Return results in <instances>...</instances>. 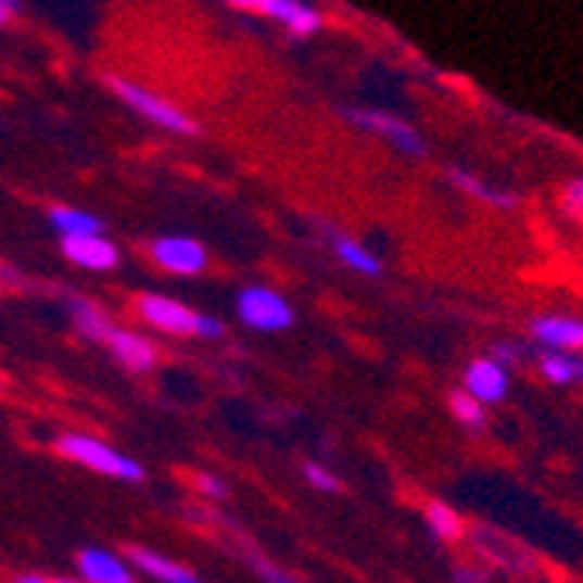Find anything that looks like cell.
Listing matches in <instances>:
<instances>
[{
  "label": "cell",
  "instance_id": "cell-1",
  "mask_svg": "<svg viewBox=\"0 0 583 583\" xmlns=\"http://www.w3.org/2000/svg\"><path fill=\"white\" fill-rule=\"evenodd\" d=\"M53 447H56L60 458H67L74 465H85L99 476L119 479V482H143L148 479V472H143V465L137 458L123 455V451H116L112 444L99 441V436H91V433H60Z\"/></svg>",
  "mask_w": 583,
  "mask_h": 583
},
{
  "label": "cell",
  "instance_id": "cell-2",
  "mask_svg": "<svg viewBox=\"0 0 583 583\" xmlns=\"http://www.w3.org/2000/svg\"><path fill=\"white\" fill-rule=\"evenodd\" d=\"M140 318L168 335H197V339H224V321L214 315L192 312L189 304L165 297V294H140L137 297Z\"/></svg>",
  "mask_w": 583,
  "mask_h": 583
},
{
  "label": "cell",
  "instance_id": "cell-3",
  "mask_svg": "<svg viewBox=\"0 0 583 583\" xmlns=\"http://www.w3.org/2000/svg\"><path fill=\"white\" fill-rule=\"evenodd\" d=\"M105 85L116 91V99L126 102L129 109L137 112V116H143L148 123L168 129V134H178V137H197L200 134V123L186 116L182 109L172 105L168 99H161V94L140 88L137 80H126V77H105Z\"/></svg>",
  "mask_w": 583,
  "mask_h": 583
},
{
  "label": "cell",
  "instance_id": "cell-4",
  "mask_svg": "<svg viewBox=\"0 0 583 583\" xmlns=\"http://www.w3.org/2000/svg\"><path fill=\"white\" fill-rule=\"evenodd\" d=\"M238 318L255 332H283L294 326V307L273 287H245L238 294Z\"/></svg>",
  "mask_w": 583,
  "mask_h": 583
},
{
  "label": "cell",
  "instance_id": "cell-5",
  "mask_svg": "<svg viewBox=\"0 0 583 583\" xmlns=\"http://www.w3.org/2000/svg\"><path fill=\"white\" fill-rule=\"evenodd\" d=\"M346 119L353 126L367 129V134H378L381 140H388L392 148L406 151V154H423V137L416 134V129L392 116V112H378V109H346Z\"/></svg>",
  "mask_w": 583,
  "mask_h": 583
},
{
  "label": "cell",
  "instance_id": "cell-6",
  "mask_svg": "<svg viewBox=\"0 0 583 583\" xmlns=\"http://www.w3.org/2000/svg\"><path fill=\"white\" fill-rule=\"evenodd\" d=\"M151 258L161 266L175 273V277H197V273L206 269V249L197 238H182V235H168L151 241Z\"/></svg>",
  "mask_w": 583,
  "mask_h": 583
},
{
  "label": "cell",
  "instance_id": "cell-7",
  "mask_svg": "<svg viewBox=\"0 0 583 583\" xmlns=\"http://www.w3.org/2000/svg\"><path fill=\"white\" fill-rule=\"evenodd\" d=\"M465 392H472L482 406H493V402H504L510 392V370L507 364L493 360V356H482L472 360L465 370Z\"/></svg>",
  "mask_w": 583,
  "mask_h": 583
},
{
  "label": "cell",
  "instance_id": "cell-8",
  "mask_svg": "<svg viewBox=\"0 0 583 583\" xmlns=\"http://www.w3.org/2000/svg\"><path fill=\"white\" fill-rule=\"evenodd\" d=\"M60 249H63V255H67L71 263L80 266V269L105 273V269H116V266H119V249L112 245V241H109L105 235L60 238Z\"/></svg>",
  "mask_w": 583,
  "mask_h": 583
},
{
  "label": "cell",
  "instance_id": "cell-9",
  "mask_svg": "<svg viewBox=\"0 0 583 583\" xmlns=\"http://www.w3.org/2000/svg\"><path fill=\"white\" fill-rule=\"evenodd\" d=\"M77 570L85 583H137L129 559L109 553V548H80Z\"/></svg>",
  "mask_w": 583,
  "mask_h": 583
},
{
  "label": "cell",
  "instance_id": "cell-10",
  "mask_svg": "<svg viewBox=\"0 0 583 583\" xmlns=\"http://www.w3.org/2000/svg\"><path fill=\"white\" fill-rule=\"evenodd\" d=\"M258 14H266V18L280 22L290 36H315L321 28V14L307 4V0H258Z\"/></svg>",
  "mask_w": 583,
  "mask_h": 583
},
{
  "label": "cell",
  "instance_id": "cell-11",
  "mask_svg": "<svg viewBox=\"0 0 583 583\" xmlns=\"http://www.w3.org/2000/svg\"><path fill=\"white\" fill-rule=\"evenodd\" d=\"M531 335L538 339L542 346L559 350V353H573L583 350V321L573 315H542L531 321Z\"/></svg>",
  "mask_w": 583,
  "mask_h": 583
},
{
  "label": "cell",
  "instance_id": "cell-12",
  "mask_svg": "<svg viewBox=\"0 0 583 583\" xmlns=\"http://www.w3.org/2000/svg\"><path fill=\"white\" fill-rule=\"evenodd\" d=\"M109 353L116 356V360L126 367V370H137V375H143V370L157 367V350L151 339H143L140 332H129V329H112L109 335Z\"/></svg>",
  "mask_w": 583,
  "mask_h": 583
},
{
  "label": "cell",
  "instance_id": "cell-13",
  "mask_svg": "<svg viewBox=\"0 0 583 583\" xmlns=\"http://www.w3.org/2000/svg\"><path fill=\"white\" fill-rule=\"evenodd\" d=\"M126 559H129V566H137L140 573H148V576L157 580V583H203L197 573L189 570V566L175 562V559H168V556H161V553H154V548L134 545V548L126 553Z\"/></svg>",
  "mask_w": 583,
  "mask_h": 583
},
{
  "label": "cell",
  "instance_id": "cell-14",
  "mask_svg": "<svg viewBox=\"0 0 583 583\" xmlns=\"http://www.w3.org/2000/svg\"><path fill=\"white\" fill-rule=\"evenodd\" d=\"M67 312L74 318L77 332L88 339V343H109L112 329H116V321H112L99 304L88 301V297H71L67 301Z\"/></svg>",
  "mask_w": 583,
  "mask_h": 583
},
{
  "label": "cell",
  "instance_id": "cell-15",
  "mask_svg": "<svg viewBox=\"0 0 583 583\" xmlns=\"http://www.w3.org/2000/svg\"><path fill=\"white\" fill-rule=\"evenodd\" d=\"M50 224L56 228L60 238H77V235H105V220L88 214V210L77 206H53L50 210Z\"/></svg>",
  "mask_w": 583,
  "mask_h": 583
},
{
  "label": "cell",
  "instance_id": "cell-16",
  "mask_svg": "<svg viewBox=\"0 0 583 583\" xmlns=\"http://www.w3.org/2000/svg\"><path fill=\"white\" fill-rule=\"evenodd\" d=\"M332 249L339 255V263L350 266L353 273H360V277H381V258L370 249H364L360 241H353L346 235H335Z\"/></svg>",
  "mask_w": 583,
  "mask_h": 583
},
{
  "label": "cell",
  "instance_id": "cell-17",
  "mask_svg": "<svg viewBox=\"0 0 583 583\" xmlns=\"http://www.w3.org/2000/svg\"><path fill=\"white\" fill-rule=\"evenodd\" d=\"M423 514H427L430 531H433L441 542H458L461 534H465V521L458 517V510L447 507V504H441V499H430Z\"/></svg>",
  "mask_w": 583,
  "mask_h": 583
},
{
  "label": "cell",
  "instance_id": "cell-18",
  "mask_svg": "<svg viewBox=\"0 0 583 583\" xmlns=\"http://www.w3.org/2000/svg\"><path fill=\"white\" fill-rule=\"evenodd\" d=\"M538 367H542V375H545L548 381H553V384H570V381L583 378V364L570 360V356L559 353V350L545 353Z\"/></svg>",
  "mask_w": 583,
  "mask_h": 583
},
{
  "label": "cell",
  "instance_id": "cell-19",
  "mask_svg": "<svg viewBox=\"0 0 583 583\" xmlns=\"http://www.w3.org/2000/svg\"><path fill=\"white\" fill-rule=\"evenodd\" d=\"M447 409H451V416L458 419V423H465V427H482V419H485V406L482 402L472 395V392H455L447 398Z\"/></svg>",
  "mask_w": 583,
  "mask_h": 583
},
{
  "label": "cell",
  "instance_id": "cell-20",
  "mask_svg": "<svg viewBox=\"0 0 583 583\" xmlns=\"http://www.w3.org/2000/svg\"><path fill=\"white\" fill-rule=\"evenodd\" d=\"M245 559H249V566H252V570H255L258 576H263L266 583H301L297 576H290L287 570H280V566H277V562H269L266 556H258V553H252V548H249V553H245Z\"/></svg>",
  "mask_w": 583,
  "mask_h": 583
},
{
  "label": "cell",
  "instance_id": "cell-21",
  "mask_svg": "<svg viewBox=\"0 0 583 583\" xmlns=\"http://www.w3.org/2000/svg\"><path fill=\"white\" fill-rule=\"evenodd\" d=\"M559 203H562V210L570 214L580 228H583V175H576V178H570V182L562 186V197H559Z\"/></svg>",
  "mask_w": 583,
  "mask_h": 583
},
{
  "label": "cell",
  "instance_id": "cell-22",
  "mask_svg": "<svg viewBox=\"0 0 583 583\" xmlns=\"http://www.w3.org/2000/svg\"><path fill=\"white\" fill-rule=\"evenodd\" d=\"M304 479H307V485H312V490H318V493H339V479L329 472L326 465H318V461H304Z\"/></svg>",
  "mask_w": 583,
  "mask_h": 583
},
{
  "label": "cell",
  "instance_id": "cell-23",
  "mask_svg": "<svg viewBox=\"0 0 583 583\" xmlns=\"http://www.w3.org/2000/svg\"><path fill=\"white\" fill-rule=\"evenodd\" d=\"M192 485H197V490L203 493V496H210V499H228V482H224V479H217V476H197V479H192Z\"/></svg>",
  "mask_w": 583,
  "mask_h": 583
},
{
  "label": "cell",
  "instance_id": "cell-24",
  "mask_svg": "<svg viewBox=\"0 0 583 583\" xmlns=\"http://www.w3.org/2000/svg\"><path fill=\"white\" fill-rule=\"evenodd\" d=\"M228 8H238V11H255L258 8V0H224Z\"/></svg>",
  "mask_w": 583,
  "mask_h": 583
},
{
  "label": "cell",
  "instance_id": "cell-25",
  "mask_svg": "<svg viewBox=\"0 0 583 583\" xmlns=\"http://www.w3.org/2000/svg\"><path fill=\"white\" fill-rule=\"evenodd\" d=\"M14 583H50V580H46V576H39V573H22V576L14 580Z\"/></svg>",
  "mask_w": 583,
  "mask_h": 583
},
{
  "label": "cell",
  "instance_id": "cell-26",
  "mask_svg": "<svg viewBox=\"0 0 583 583\" xmlns=\"http://www.w3.org/2000/svg\"><path fill=\"white\" fill-rule=\"evenodd\" d=\"M11 14H14V11H8L4 4H0V28H4V25L11 22Z\"/></svg>",
  "mask_w": 583,
  "mask_h": 583
},
{
  "label": "cell",
  "instance_id": "cell-27",
  "mask_svg": "<svg viewBox=\"0 0 583 583\" xmlns=\"http://www.w3.org/2000/svg\"><path fill=\"white\" fill-rule=\"evenodd\" d=\"M0 4H4L8 11H18V8H22V0H0Z\"/></svg>",
  "mask_w": 583,
  "mask_h": 583
},
{
  "label": "cell",
  "instance_id": "cell-28",
  "mask_svg": "<svg viewBox=\"0 0 583 583\" xmlns=\"http://www.w3.org/2000/svg\"><path fill=\"white\" fill-rule=\"evenodd\" d=\"M50 583H85V580H50Z\"/></svg>",
  "mask_w": 583,
  "mask_h": 583
}]
</instances>
